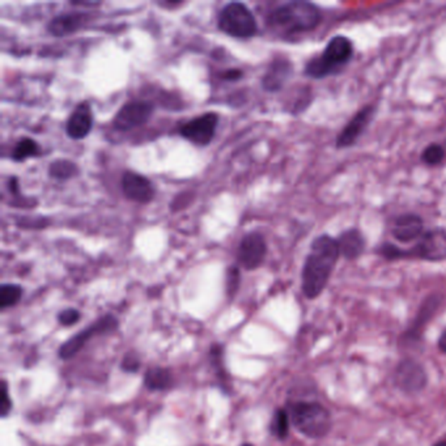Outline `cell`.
<instances>
[{
  "label": "cell",
  "mask_w": 446,
  "mask_h": 446,
  "mask_svg": "<svg viewBox=\"0 0 446 446\" xmlns=\"http://www.w3.org/2000/svg\"><path fill=\"white\" fill-rule=\"evenodd\" d=\"M339 257L341 253L334 237L321 234L313 240L301 274L305 297L313 300L324 292Z\"/></svg>",
  "instance_id": "obj_1"
},
{
  "label": "cell",
  "mask_w": 446,
  "mask_h": 446,
  "mask_svg": "<svg viewBox=\"0 0 446 446\" xmlns=\"http://www.w3.org/2000/svg\"><path fill=\"white\" fill-rule=\"evenodd\" d=\"M322 21V11L317 4L295 0L273 9L267 18V25L282 38L309 33Z\"/></svg>",
  "instance_id": "obj_2"
},
{
  "label": "cell",
  "mask_w": 446,
  "mask_h": 446,
  "mask_svg": "<svg viewBox=\"0 0 446 446\" xmlns=\"http://www.w3.org/2000/svg\"><path fill=\"white\" fill-rule=\"evenodd\" d=\"M353 43L345 35H334L321 55H317L305 64V76L322 80L339 74L353 58Z\"/></svg>",
  "instance_id": "obj_3"
},
{
  "label": "cell",
  "mask_w": 446,
  "mask_h": 446,
  "mask_svg": "<svg viewBox=\"0 0 446 446\" xmlns=\"http://www.w3.org/2000/svg\"><path fill=\"white\" fill-rule=\"evenodd\" d=\"M287 411L295 428L307 438H325L331 429L330 412L317 402H292Z\"/></svg>",
  "instance_id": "obj_4"
},
{
  "label": "cell",
  "mask_w": 446,
  "mask_h": 446,
  "mask_svg": "<svg viewBox=\"0 0 446 446\" xmlns=\"http://www.w3.org/2000/svg\"><path fill=\"white\" fill-rule=\"evenodd\" d=\"M219 28L225 35L236 38H250L257 33V21L245 4L229 3L219 16Z\"/></svg>",
  "instance_id": "obj_5"
},
{
  "label": "cell",
  "mask_w": 446,
  "mask_h": 446,
  "mask_svg": "<svg viewBox=\"0 0 446 446\" xmlns=\"http://www.w3.org/2000/svg\"><path fill=\"white\" fill-rule=\"evenodd\" d=\"M117 327H118V319L117 318L112 316V314L103 316L96 324L86 327V330L80 331L79 334L69 339L66 343L62 344L59 348L60 359L69 360L71 358H74L75 355H78L80 350L89 342L91 338H93L96 335L112 333L114 330H117Z\"/></svg>",
  "instance_id": "obj_6"
},
{
  "label": "cell",
  "mask_w": 446,
  "mask_h": 446,
  "mask_svg": "<svg viewBox=\"0 0 446 446\" xmlns=\"http://www.w3.org/2000/svg\"><path fill=\"white\" fill-rule=\"evenodd\" d=\"M412 258L428 262H441L446 259V229L442 227L430 228L411 248Z\"/></svg>",
  "instance_id": "obj_7"
},
{
  "label": "cell",
  "mask_w": 446,
  "mask_h": 446,
  "mask_svg": "<svg viewBox=\"0 0 446 446\" xmlns=\"http://www.w3.org/2000/svg\"><path fill=\"white\" fill-rule=\"evenodd\" d=\"M377 112V108L374 105H367L361 108L359 112L356 113L348 123L344 126V129L339 132L335 140V147L338 149H344L353 146L361 135L368 129L369 123L373 120Z\"/></svg>",
  "instance_id": "obj_8"
},
{
  "label": "cell",
  "mask_w": 446,
  "mask_h": 446,
  "mask_svg": "<svg viewBox=\"0 0 446 446\" xmlns=\"http://www.w3.org/2000/svg\"><path fill=\"white\" fill-rule=\"evenodd\" d=\"M427 372L418 361H401L394 372V382L404 393H419L427 387Z\"/></svg>",
  "instance_id": "obj_9"
},
{
  "label": "cell",
  "mask_w": 446,
  "mask_h": 446,
  "mask_svg": "<svg viewBox=\"0 0 446 446\" xmlns=\"http://www.w3.org/2000/svg\"><path fill=\"white\" fill-rule=\"evenodd\" d=\"M219 115L216 113H206L200 117L189 120L181 129V135L198 146H207L214 139Z\"/></svg>",
  "instance_id": "obj_10"
},
{
  "label": "cell",
  "mask_w": 446,
  "mask_h": 446,
  "mask_svg": "<svg viewBox=\"0 0 446 446\" xmlns=\"http://www.w3.org/2000/svg\"><path fill=\"white\" fill-rule=\"evenodd\" d=\"M267 254V245L265 237L259 232L246 234L241 241L239 248V262L246 270H256L265 261Z\"/></svg>",
  "instance_id": "obj_11"
},
{
  "label": "cell",
  "mask_w": 446,
  "mask_h": 446,
  "mask_svg": "<svg viewBox=\"0 0 446 446\" xmlns=\"http://www.w3.org/2000/svg\"><path fill=\"white\" fill-rule=\"evenodd\" d=\"M154 105L148 101H132L126 103L114 118L115 129L129 131L147 123L154 113Z\"/></svg>",
  "instance_id": "obj_12"
},
{
  "label": "cell",
  "mask_w": 446,
  "mask_h": 446,
  "mask_svg": "<svg viewBox=\"0 0 446 446\" xmlns=\"http://www.w3.org/2000/svg\"><path fill=\"white\" fill-rule=\"evenodd\" d=\"M424 232L425 231L423 217L413 212H406L396 216L391 224V236L394 237V240L402 244L421 240Z\"/></svg>",
  "instance_id": "obj_13"
},
{
  "label": "cell",
  "mask_w": 446,
  "mask_h": 446,
  "mask_svg": "<svg viewBox=\"0 0 446 446\" xmlns=\"http://www.w3.org/2000/svg\"><path fill=\"white\" fill-rule=\"evenodd\" d=\"M122 189L126 197L137 203H148L155 197L152 182L137 173L126 172L123 174Z\"/></svg>",
  "instance_id": "obj_14"
},
{
  "label": "cell",
  "mask_w": 446,
  "mask_h": 446,
  "mask_svg": "<svg viewBox=\"0 0 446 446\" xmlns=\"http://www.w3.org/2000/svg\"><path fill=\"white\" fill-rule=\"evenodd\" d=\"M441 302H442V296L440 295H430L425 299L416 317L413 319L411 326L408 328V331L404 334V338L406 342H416L418 339H421L423 328L430 321V318L433 317V314L438 311Z\"/></svg>",
  "instance_id": "obj_15"
},
{
  "label": "cell",
  "mask_w": 446,
  "mask_h": 446,
  "mask_svg": "<svg viewBox=\"0 0 446 446\" xmlns=\"http://www.w3.org/2000/svg\"><path fill=\"white\" fill-rule=\"evenodd\" d=\"M341 257L347 261H355L362 256L367 248V240L358 228H348L336 239Z\"/></svg>",
  "instance_id": "obj_16"
},
{
  "label": "cell",
  "mask_w": 446,
  "mask_h": 446,
  "mask_svg": "<svg viewBox=\"0 0 446 446\" xmlns=\"http://www.w3.org/2000/svg\"><path fill=\"white\" fill-rule=\"evenodd\" d=\"M292 74L293 66L291 62L285 58H276L274 62H271L262 79V86L268 92H278L291 79Z\"/></svg>",
  "instance_id": "obj_17"
},
{
  "label": "cell",
  "mask_w": 446,
  "mask_h": 446,
  "mask_svg": "<svg viewBox=\"0 0 446 446\" xmlns=\"http://www.w3.org/2000/svg\"><path fill=\"white\" fill-rule=\"evenodd\" d=\"M92 126H93V118H92L91 108L88 103H80L69 115L66 131L71 139L80 140V139H84L91 132Z\"/></svg>",
  "instance_id": "obj_18"
},
{
  "label": "cell",
  "mask_w": 446,
  "mask_h": 446,
  "mask_svg": "<svg viewBox=\"0 0 446 446\" xmlns=\"http://www.w3.org/2000/svg\"><path fill=\"white\" fill-rule=\"evenodd\" d=\"M83 23H84V16L81 13H67V15H60L58 18H52L47 29L52 35L63 37V35L75 33L81 28Z\"/></svg>",
  "instance_id": "obj_19"
},
{
  "label": "cell",
  "mask_w": 446,
  "mask_h": 446,
  "mask_svg": "<svg viewBox=\"0 0 446 446\" xmlns=\"http://www.w3.org/2000/svg\"><path fill=\"white\" fill-rule=\"evenodd\" d=\"M144 385L149 390H157V391H165L172 389L174 385V377L172 372L169 369L154 367L147 370L144 376Z\"/></svg>",
  "instance_id": "obj_20"
},
{
  "label": "cell",
  "mask_w": 446,
  "mask_h": 446,
  "mask_svg": "<svg viewBox=\"0 0 446 446\" xmlns=\"http://www.w3.org/2000/svg\"><path fill=\"white\" fill-rule=\"evenodd\" d=\"M290 421H291V418H290V413L287 410L279 408L275 411L273 421H271V425H270V430L275 438H279V440L287 438L288 432H290Z\"/></svg>",
  "instance_id": "obj_21"
},
{
  "label": "cell",
  "mask_w": 446,
  "mask_h": 446,
  "mask_svg": "<svg viewBox=\"0 0 446 446\" xmlns=\"http://www.w3.org/2000/svg\"><path fill=\"white\" fill-rule=\"evenodd\" d=\"M23 296V288L16 284H3L0 288V308L15 307Z\"/></svg>",
  "instance_id": "obj_22"
},
{
  "label": "cell",
  "mask_w": 446,
  "mask_h": 446,
  "mask_svg": "<svg viewBox=\"0 0 446 446\" xmlns=\"http://www.w3.org/2000/svg\"><path fill=\"white\" fill-rule=\"evenodd\" d=\"M446 149L445 147L432 143L428 147H425L421 152V161L427 166H438L445 161Z\"/></svg>",
  "instance_id": "obj_23"
},
{
  "label": "cell",
  "mask_w": 446,
  "mask_h": 446,
  "mask_svg": "<svg viewBox=\"0 0 446 446\" xmlns=\"http://www.w3.org/2000/svg\"><path fill=\"white\" fill-rule=\"evenodd\" d=\"M378 256L385 258L387 261H399V259H410L412 258L411 249H404L395 245L393 242H384L378 246Z\"/></svg>",
  "instance_id": "obj_24"
},
{
  "label": "cell",
  "mask_w": 446,
  "mask_h": 446,
  "mask_svg": "<svg viewBox=\"0 0 446 446\" xmlns=\"http://www.w3.org/2000/svg\"><path fill=\"white\" fill-rule=\"evenodd\" d=\"M49 173L57 180H69L78 173V168L69 160H57L50 165Z\"/></svg>",
  "instance_id": "obj_25"
},
{
  "label": "cell",
  "mask_w": 446,
  "mask_h": 446,
  "mask_svg": "<svg viewBox=\"0 0 446 446\" xmlns=\"http://www.w3.org/2000/svg\"><path fill=\"white\" fill-rule=\"evenodd\" d=\"M35 155H38V144L35 143L33 139L25 137L23 140H20L16 147L13 148L12 159L15 161H24L28 157Z\"/></svg>",
  "instance_id": "obj_26"
},
{
  "label": "cell",
  "mask_w": 446,
  "mask_h": 446,
  "mask_svg": "<svg viewBox=\"0 0 446 446\" xmlns=\"http://www.w3.org/2000/svg\"><path fill=\"white\" fill-rule=\"evenodd\" d=\"M58 319H59L60 325H63V326H72V325H75L76 322H79V319H80V311L76 309H72V308L63 310V311H60Z\"/></svg>",
  "instance_id": "obj_27"
},
{
  "label": "cell",
  "mask_w": 446,
  "mask_h": 446,
  "mask_svg": "<svg viewBox=\"0 0 446 446\" xmlns=\"http://www.w3.org/2000/svg\"><path fill=\"white\" fill-rule=\"evenodd\" d=\"M239 285H240V273H239V270L236 267H232L228 271V276H227V290H228V293L233 296L239 290Z\"/></svg>",
  "instance_id": "obj_28"
},
{
  "label": "cell",
  "mask_w": 446,
  "mask_h": 446,
  "mask_svg": "<svg viewBox=\"0 0 446 446\" xmlns=\"http://www.w3.org/2000/svg\"><path fill=\"white\" fill-rule=\"evenodd\" d=\"M12 408V404L9 399L8 385L6 381H3L1 384V407H0V413L3 418H6L8 415L9 411Z\"/></svg>",
  "instance_id": "obj_29"
},
{
  "label": "cell",
  "mask_w": 446,
  "mask_h": 446,
  "mask_svg": "<svg viewBox=\"0 0 446 446\" xmlns=\"http://www.w3.org/2000/svg\"><path fill=\"white\" fill-rule=\"evenodd\" d=\"M139 368H140V360L137 359V355L129 353V355H126L123 358V361H122V369L123 370H126L129 373H134Z\"/></svg>",
  "instance_id": "obj_30"
},
{
  "label": "cell",
  "mask_w": 446,
  "mask_h": 446,
  "mask_svg": "<svg viewBox=\"0 0 446 446\" xmlns=\"http://www.w3.org/2000/svg\"><path fill=\"white\" fill-rule=\"evenodd\" d=\"M242 76V72L240 69H228L223 74V78L225 80H239Z\"/></svg>",
  "instance_id": "obj_31"
},
{
  "label": "cell",
  "mask_w": 446,
  "mask_h": 446,
  "mask_svg": "<svg viewBox=\"0 0 446 446\" xmlns=\"http://www.w3.org/2000/svg\"><path fill=\"white\" fill-rule=\"evenodd\" d=\"M438 348L444 352V353H446V330L441 334L440 339H438Z\"/></svg>",
  "instance_id": "obj_32"
},
{
  "label": "cell",
  "mask_w": 446,
  "mask_h": 446,
  "mask_svg": "<svg viewBox=\"0 0 446 446\" xmlns=\"http://www.w3.org/2000/svg\"><path fill=\"white\" fill-rule=\"evenodd\" d=\"M433 446H446V438H441V440H440V441H438V442H436V444H435V445Z\"/></svg>",
  "instance_id": "obj_33"
},
{
  "label": "cell",
  "mask_w": 446,
  "mask_h": 446,
  "mask_svg": "<svg viewBox=\"0 0 446 446\" xmlns=\"http://www.w3.org/2000/svg\"><path fill=\"white\" fill-rule=\"evenodd\" d=\"M242 446H254V445H251V444H244V445Z\"/></svg>",
  "instance_id": "obj_34"
}]
</instances>
